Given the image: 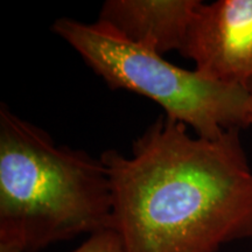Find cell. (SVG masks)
<instances>
[{
  "label": "cell",
  "mask_w": 252,
  "mask_h": 252,
  "mask_svg": "<svg viewBox=\"0 0 252 252\" xmlns=\"http://www.w3.org/2000/svg\"><path fill=\"white\" fill-rule=\"evenodd\" d=\"M99 158L125 252H217L252 237V169L239 130L207 139L165 115L130 157Z\"/></svg>",
  "instance_id": "1"
},
{
  "label": "cell",
  "mask_w": 252,
  "mask_h": 252,
  "mask_svg": "<svg viewBox=\"0 0 252 252\" xmlns=\"http://www.w3.org/2000/svg\"><path fill=\"white\" fill-rule=\"evenodd\" d=\"M112 228L102 160L0 108V247L36 252Z\"/></svg>",
  "instance_id": "2"
},
{
  "label": "cell",
  "mask_w": 252,
  "mask_h": 252,
  "mask_svg": "<svg viewBox=\"0 0 252 252\" xmlns=\"http://www.w3.org/2000/svg\"><path fill=\"white\" fill-rule=\"evenodd\" d=\"M52 31L111 89L152 99L167 117L190 126L198 137L215 139L229 130L252 126V96L247 88L217 83L195 70L176 67L99 21L60 18Z\"/></svg>",
  "instance_id": "3"
},
{
  "label": "cell",
  "mask_w": 252,
  "mask_h": 252,
  "mask_svg": "<svg viewBox=\"0 0 252 252\" xmlns=\"http://www.w3.org/2000/svg\"><path fill=\"white\" fill-rule=\"evenodd\" d=\"M180 54L208 80L247 87L252 80V0L198 1Z\"/></svg>",
  "instance_id": "4"
},
{
  "label": "cell",
  "mask_w": 252,
  "mask_h": 252,
  "mask_svg": "<svg viewBox=\"0 0 252 252\" xmlns=\"http://www.w3.org/2000/svg\"><path fill=\"white\" fill-rule=\"evenodd\" d=\"M200 0H108L98 20L132 43L163 55L180 52Z\"/></svg>",
  "instance_id": "5"
},
{
  "label": "cell",
  "mask_w": 252,
  "mask_h": 252,
  "mask_svg": "<svg viewBox=\"0 0 252 252\" xmlns=\"http://www.w3.org/2000/svg\"><path fill=\"white\" fill-rule=\"evenodd\" d=\"M70 252H125L122 237L113 228L90 235L80 247Z\"/></svg>",
  "instance_id": "6"
},
{
  "label": "cell",
  "mask_w": 252,
  "mask_h": 252,
  "mask_svg": "<svg viewBox=\"0 0 252 252\" xmlns=\"http://www.w3.org/2000/svg\"><path fill=\"white\" fill-rule=\"evenodd\" d=\"M0 252H19V251L14 250V249L7 248V247H0Z\"/></svg>",
  "instance_id": "7"
},
{
  "label": "cell",
  "mask_w": 252,
  "mask_h": 252,
  "mask_svg": "<svg viewBox=\"0 0 252 252\" xmlns=\"http://www.w3.org/2000/svg\"><path fill=\"white\" fill-rule=\"evenodd\" d=\"M245 88H247L248 91H249V93L251 94V96H252V80H251L250 82H249V83H248V86L245 87Z\"/></svg>",
  "instance_id": "8"
}]
</instances>
